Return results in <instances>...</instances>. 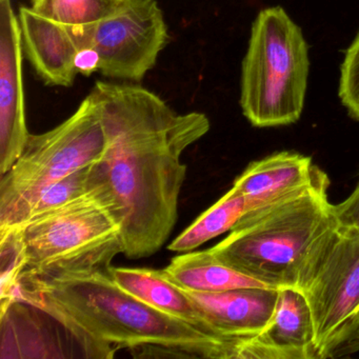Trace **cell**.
<instances>
[{"label":"cell","mask_w":359,"mask_h":359,"mask_svg":"<svg viewBox=\"0 0 359 359\" xmlns=\"http://www.w3.org/2000/svg\"><path fill=\"white\" fill-rule=\"evenodd\" d=\"M22 35L11 0L0 1V176L20 158L31 134L27 127Z\"/></svg>","instance_id":"9"},{"label":"cell","mask_w":359,"mask_h":359,"mask_svg":"<svg viewBox=\"0 0 359 359\" xmlns=\"http://www.w3.org/2000/svg\"><path fill=\"white\" fill-rule=\"evenodd\" d=\"M329 186L327 180L297 196L245 214L210 251L269 287L300 290L321 245L337 228Z\"/></svg>","instance_id":"3"},{"label":"cell","mask_w":359,"mask_h":359,"mask_svg":"<svg viewBox=\"0 0 359 359\" xmlns=\"http://www.w3.org/2000/svg\"><path fill=\"white\" fill-rule=\"evenodd\" d=\"M104 147L100 110L89 94L64 123L31 134L20 158L0 180V215L47 184L93 165Z\"/></svg>","instance_id":"6"},{"label":"cell","mask_w":359,"mask_h":359,"mask_svg":"<svg viewBox=\"0 0 359 359\" xmlns=\"http://www.w3.org/2000/svg\"><path fill=\"white\" fill-rule=\"evenodd\" d=\"M18 22L24 54L37 76L51 87H71L79 74V52L72 33L31 7L20 8Z\"/></svg>","instance_id":"12"},{"label":"cell","mask_w":359,"mask_h":359,"mask_svg":"<svg viewBox=\"0 0 359 359\" xmlns=\"http://www.w3.org/2000/svg\"><path fill=\"white\" fill-rule=\"evenodd\" d=\"M100 55L93 48H83L79 50V54L75 60L79 74L85 75V76H91L93 73L100 71Z\"/></svg>","instance_id":"22"},{"label":"cell","mask_w":359,"mask_h":359,"mask_svg":"<svg viewBox=\"0 0 359 359\" xmlns=\"http://www.w3.org/2000/svg\"><path fill=\"white\" fill-rule=\"evenodd\" d=\"M338 96L348 116L359 123V33L346 50L340 67Z\"/></svg>","instance_id":"19"},{"label":"cell","mask_w":359,"mask_h":359,"mask_svg":"<svg viewBox=\"0 0 359 359\" xmlns=\"http://www.w3.org/2000/svg\"><path fill=\"white\" fill-rule=\"evenodd\" d=\"M109 273L121 289L148 306L187 321L217 337L205 313L184 289L168 279L161 270L111 266Z\"/></svg>","instance_id":"13"},{"label":"cell","mask_w":359,"mask_h":359,"mask_svg":"<svg viewBox=\"0 0 359 359\" xmlns=\"http://www.w3.org/2000/svg\"><path fill=\"white\" fill-rule=\"evenodd\" d=\"M300 291L304 294L321 348L359 311V232L335 228L325 239Z\"/></svg>","instance_id":"7"},{"label":"cell","mask_w":359,"mask_h":359,"mask_svg":"<svg viewBox=\"0 0 359 359\" xmlns=\"http://www.w3.org/2000/svg\"><path fill=\"white\" fill-rule=\"evenodd\" d=\"M245 213V197L232 187L217 203L176 237L168 248L170 251L180 253L194 251L203 243L232 230Z\"/></svg>","instance_id":"17"},{"label":"cell","mask_w":359,"mask_h":359,"mask_svg":"<svg viewBox=\"0 0 359 359\" xmlns=\"http://www.w3.org/2000/svg\"><path fill=\"white\" fill-rule=\"evenodd\" d=\"M359 352V325L342 327L321 348L319 359L340 358Z\"/></svg>","instance_id":"20"},{"label":"cell","mask_w":359,"mask_h":359,"mask_svg":"<svg viewBox=\"0 0 359 359\" xmlns=\"http://www.w3.org/2000/svg\"><path fill=\"white\" fill-rule=\"evenodd\" d=\"M262 335L280 359H319L310 306L295 287L279 289L274 315Z\"/></svg>","instance_id":"14"},{"label":"cell","mask_w":359,"mask_h":359,"mask_svg":"<svg viewBox=\"0 0 359 359\" xmlns=\"http://www.w3.org/2000/svg\"><path fill=\"white\" fill-rule=\"evenodd\" d=\"M359 325V311H358V313H357L356 316H355L354 318L352 319V320L348 321V323H346V325H344V327H348V325ZM341 329H342V327H341ZM341 329H340V330H341Z\"/></svg>","instance_id":"23"},{"label":"cell","mask_w":359,"mask_h":359,"mask_svg":"<svg viewBox=\"0 0 359 359\" xmlns=\"http://www.w3.org/2000/svg\"><path fill=\"white\" fill-rule=\"evenodd\" d=\"M186 292L205 313L213 333L220 339L236 344L238 359H245L248 342L266 329L274 315L279 290L247 287L218 293Z\"/></svg>","instance_id":"10"},{"label":"cell","mask_w":359,"mask_h":359,"mask_svg":"<svg viewBox=\"0 0 359 359\" xmlns=\"http://www.w3.org/2000/svg\"><path fill=\"white\" fill-rule=\"evenodd\" d=\"M90 95L106 147L90 167L87 193L118 224L123 255L149 257L163 248L178 219L187 177L182 154L211 123L201 112L180 114L142 86L97 81Z\"/></svg>","instance_id":"1"},{"label":"cell","mask_w":359,"mask_h":359,"mask_svg":"<svg viewBox=\"0 0 359 359\" xmlns=\"http://www.w3.org/2000/svg\"><path fill=\"white\" fill-rule=\"evenodd\" d=\"M91 167V165H90ZM90 167L74 172L71 175L47 184L30 196L0 215V231L22 226L25 222L87 193Z\"/></svg>","instance_id":"18"},{"label":"cell","mask_w":359,"mask_h":359,"mask_svg":"<svg viewBox=\"0 0 359 359\" xmlns=\"http://www.w3.org/2000/svg\"><path fill=\"white\" fill-rule=\"evenodd\" d=\"M0 1H1V0H0Z\"/></svg>","instance_id":"24"},{"label":"cell","mask_w":359,"mask_h":359,"mask_svg":"<svg viewBox=\"0 0 359 359\" xmlns=\"http://www.w3.org/2000/svg\"><path fill=\"white\" fill-rule=\"evenodd\" d=\"M11 297L10 304L32 306L57 321L89 357L142 348L169 356L237 358V344L148 306L109 272L53 279L20 274Z\"/></svg>","instance_id":"2"},{"label":"cell","mask_w":359,"mask_h":359,"mask_svg":"<svg viewBox=\"0 0 359 359\" xmlns=\"http://www.w3.org/2000/svg\"><path fill=\"white\" fill-rule=\"evenodd\" d=\"M161 272L186 291L218 293L247 287H269L226 266L210 249L176 256Z\"/></svg>","instance_id":"15"},{"label":"cell","mask_w":359,"mask_h":359,"mask_svg":"<svg viewBox=\"0 0 359 359\" xmlns=\"http://www.w3.org/2000/svg\"><path fill=\"white\" fill-rule=\"evenodd\" d=\"M309 46L300 27L281 7L262 9L252 25L241 62V104L253 127L297 123L308 89Z\"/></svg>","instance_id":"4"},{"label":"cell","mask_w":359,"mask_h":359,"mask_svg":"<svg viewBox=\"0 0 359 359\" xmlns=\"http://www.w3.org/2000/svg\"><path fill=\"white\" fill-rule=\"evenodd\" d=\"M169 41L156 0H123L94 28L89 47L100 55L98 72L104 77L140 83L153 70Z\"/></svg>","instance_id":"8"},{"label":"cell","mask_w":359,"mask_h":359,"mask_svg":"<svg viewBox=\"0 0 359 359\" xmlns=\"http://www.w3.org/2000/svg\"><path fill=\"white\" fill-rule=\"evenodd\" d=\"M327 180V174L313 165L310 157L285 151L250 163L233 187L245 197L247 213H251L297 196Z\"/></svg>","instance_id":"11"},{"label":"cell","mask_w":359,"mask_h":359,"mask_svg":"<svg viewBox=\"0 0 359 359\" xmlns=\"http://www.w3.org/2000/svg\"><path fill=\"white\" fill-rule=\"evenodd\" d=\"M123 0H31L37 13L72 33L79 50L89 48L94 28L114 13Z\"/></svg>","instance_id":"16"},{"label":"cell","mask_w":359,"mask_h":359,"mask_svg":"<svg viewBox=\"0 0 359 359\" xmlns=\"http://www.w3.org/2000/svg\"><path fill=\"white\" fill-rule=\"evenodd\" d=\"M16 228L24 247L20 274L53 279L109 272L123 253L118 224L89 193Z\"/></svg>","instance_id":"5"},{"label":"cell","mask_w":359,"mask_h":359,"mask_svg":"<svg viewBox=\"0 0 359 359\" xmlns=\"http://www.w3.org/2000/svg\"><path fill=\"white\" fill-rule=\"evenodd\" d=\"M332 212L338 228L359 232V182L346 201L332 205Z\"/></svg>","instance_id":"21"}]
</instances>
